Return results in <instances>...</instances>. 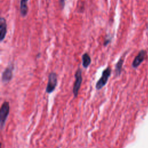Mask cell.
<instances>
[{"label":"cell","instance_id":"6da1fadb","mask_svg":"<svg viewBox=\"0 0 148 148\" xmlns=\"http://www.w3.org/2000/svg\"><path fill=\"white\" fill-rule=\"evenodd\" d=\"M111 74V69L110 67L106 68L102 72L101 77L98 80L95 84V88L97 90H99L103 88L108 82V80Z\"/></svg>","mask_w":148,"mask_h":148},{"label":"cell","instance_id":"7a4b0ae2","mask_svg":"<svg viewBox=\"0 0 148 148\" xmlns=\"http://www.w3.org/2000/svg\"><path fill=\"white\" fill-rule=\"evenodd\" d=\"M9 103L8 102L5 101L2 103L0 110V126L1 129H3L5 125V122L9 115Z\"/></svg>","mask_w":148,"mask_h":148},{"label":"cell","instance_id":"3957f363","mask_svg":"<svg viewBox=\"0 0 148 148\" xmlns=\"http://www.w3.org/2000/svg\"><path fill=\"white\" fill-rule=\"evenodd\" d=\"M75 81L73 84L72 91L74 95V97H77L80 86H81L82 80H83V78L82 76V70L80 68H79L77 69L76 72H75Z\"/></svg>","mask_w":148,"mask_h":148},{"label":"cell","instance_id":"277c9868","mask_svg":"<svg viewBox=\"0 0 148 148\" xmlns=\"http://www.w3.org/2000/svg\"><path fill=\"white\" fill-rule=\"evenodd\" d=\"M57 84V76L55 72H51L49 75L48 82L46 88L47 93H51L53 92Z\"/></svg>","mask_w":148,"mask_h":148},{"label":"cell","instance_id":"5b68a950","mask_svg":"<svg viewBox=\"0 0 148 148\" xmlns=\"http://www.w3.org/2000/svg\"><path fill=\"white\" fill-rule=\"evenodd\" d=\"M14 69L13 65L10 64L3 72L2 75V81L3 83L9 82L13 77V70Z\"/></svg>","mask_w":148,"mask_h":148},{"label":"cell","instance_id":"8992f818","mask_svg":"<svg viewBox=\"0 0 148 148\" xmlns=\"http://www.w3.org/2000/svg\"><path fill=\"white\" fill-rule=\"evenodd\" d=\"M146 53L145 50L140 51L138 54L135 57V59L132 62V67L134 68H137L143 61V60L146 57Z\"/></svg>","mask_w":148,"mask_h":148},{"label":"cell","instance_id":"52a82bcc","mask_svg":"<svg viewBox=\"0 0 148 148\" xmlns=\"http://www.w3.org/2000/svg\"><path fill=\"white\" fill-rule=\"evenodd\" d=\"M7 32V24L6 20L3 17H1L0 20V39L2 42L5 38Z\"/></svg>","mask_w":148,"mask_h":148},{"label":"cell","instance_id":"ba28073f","mask_svg":"<svg viewBox=\"0 0 148 148\" xmlns=\"http://www.w3.org/2000/svg\"><path fill=\"white\" fill-rule=\"evenodd\" d=\"M28 0H21L20 1V12L23 16L27 15L28 12L27 2Z\"/></svg>","mask_w":148,"mask_h":148},{"label":"cell","instance_id":"9c48e42d","mask_svg":"<svg viewBox=\"0 0 148 148\" xmlns=\"http://www.w3.org/2000/svg\"><path fill=\"white\" fill-rule=\"evenodd\" d=\"M91 60L88 53H84L82 56V65L84 68H87L91 64Z\"/></svg>","mask_w":148,"mask_h":148},{"label":"cell","instance_id":"30bf717a","mask_svg":"<svg viewBox=\"0 0 148 148\" xmlns=\"http://www.w3.org/2000/svg\"><path fill=\"white\" fill-rule=\"evenodd\" d=\"M124 62V59L123 58H121L119 59L118 62H117L115 67V72L117 76H119L120 75L121 69H122V66Z\"/></svg>","mask_w":148,"mask_h":148},{"label":"cell","instance_id":"8fae6325","mask_svg":"<svg viewBox=\"0 0 148 148\" xmlns=\"http://www.w3.org/2000/svg\"><path fill=\"white\" fill-rule=\"evenodd\" d=\"M65 0H60V4L62 6V8H63L65 5Z\"/></svg>","mask_w":148,"mask_h":148},{"label":"cell","instance_id":"7c38bea8","mask_svg":"<svg viewBox=\"0 0 148 148\" xmlns=\"http://www.w3.org/2000/svg\"></svg>","mask_w":148,"mask_h":148}]
</instances>
